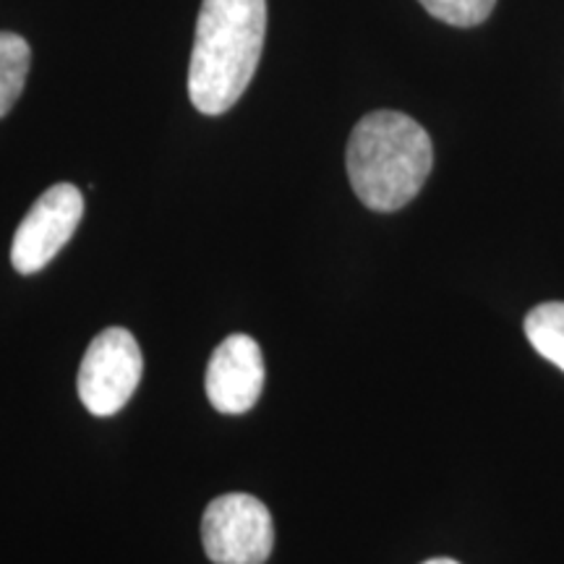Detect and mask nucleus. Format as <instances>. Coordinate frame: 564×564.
I'll return each instance as SVG.
<instances>
[{
  "label": "nucleus",
  "instance_id": "obj_1",
  "mask_svg": "<svg viewBox=\"0 0 564 564\" xmlns=\"http://www.w3.org/2000/svg\"><path fill=\"white\" fill-rule=\"evenodd\" d=\"M267 0H202L196 19L188 97L204 116H223L243 97L259 68Z\"/></svg>",
  "mask_w": 564,
  "mask_h": 564
},
{
  "label": "nucleus",
  "instance_id": "obj_2",
  "mask_svg": "<svg viewBox=\"0 0 564 564\" xmlns=\"http://www.w3.org/2000/svg\"><path fill=\"white\" fill-rule=\"evenodd\" d=\"M352 192L373 212L411 204L434 167L426 129L398 110H373L356 123L345 152Z\"/></svg>",
  "mask_w": 564,
  "mask_h": 564
},
{
  "label": "nucleus",
  "instance_id": "obj_3",
  "mask_svg": "<svg viewBox=\"0 0 564 564\" xmlns=\"http://www.w3.org/2000/svg\"><path fill=\"white\" fill-rule=\"evenodd\" d=\"M202 544L215 564H264L274 546L272 514L251 494H223L204 512Z\"/></svg>",
  "mask_w": 564,
  "mask_h": 564
},
{
  "label": "nucleus",
  "instance_id": "obj_4",
  "mask_svg": "<svg viewBox=\"0 0 564 564\" xmlns=\"http://www.w3.org/2000/svg\"><path fill=\"white\" fill-rule=\"evenodd\" d=\"M141 350L123 327L105 329L89 343L79 369V398L91 415H116L141 382Z\"/></svg>",
  "mask_w": 564,
  "mask_h": 564
},
{
  "label": "nucleus",
  "instance_id": "obj_5",
  "mask_svg": "<svg viewBox=\"0 0 564 564\" xmlns=\"http://www.w3.org/2000/svg\"><path fill=\"white\" fill-rule=\"evenodd\" d=\"M84 215V196L70 183H55L32 204L13 232L11 264L19 274L45 270L74 238Z\"/></svg>",
  "mask_w": 564,
  "mask_h": 564
},
{
  "label": "nucleus",
  "instance_id": "obj_6",
  "mask_svg": "<svg viewBox=\"0 0 564 564\" xmlns=\"http://www.w3.org/2000/svg\"><path fill=\"white\" fill-rule=\"evenodd\" d=\"M209 403L225 415H241L264 390V356L249 335H230L217 345L204 379Z\"/></svg>",
  "mask_w": 564,
  "mask_h": 564
},
{
  "label": "nucleus",
  "instance_id": "obj_7",
  "mask_svg": "<svg viewBox=\"0 0 564 564\" xmlns=\"http://www.w3.org/2000/svg\"><path fill=\"white\" fill-rule=\"evenodd\" d=\"M30 66V42L13 32H0V118L9 116L24 91Z\"/></svg>",
  "mask_w": 564,
  "mask_h": 564
},
{
  "label": "nucleus",
  "instance_id": "obj_8",
  "mask_svg": "<svg viewBox=\"0 0 564 564\" xmlns=\"http://www.w3.org/2000/svg\"><path fill=\"white\" fill-rule=\"evenodd\" d=\"M525 337L546 361L564 371V301H549L525 316Z\"/></svg>",
  "mask_w": 564,
  "mask_h": 564
},
{
  "label": "nucleus",
  "instance_id": "obj_9",
  "mask_svg": "<svg viewBox=\"0 0 564 564\" xmlns=\"http://www.w3.org/2000/svg\"><path fill=\"white\" fill-rule=\"evenodd\" d=\"M419 3L432 13L436 21L468 30V26L484 24V21L491 17L497 0H419Z\"/></svg>",
  "mask_w": 564,
  "mask_h": 564
},
{
  "label": "nucleus",
  "instance_id": "obj_10",
  "mask_svg": "<svg viewBox=\"0 0 564 564\" xmlns=\"http://www.w3.org/2000/svg\"><path fill=\"white\" fill-rule=\"evenodd\" d=\"M423 564H460V562L447 560V556H440V560H429V562H423Z\"/></svg>",
  "mask_w": 564,
  "mask_h": 564
}]
</instances>
